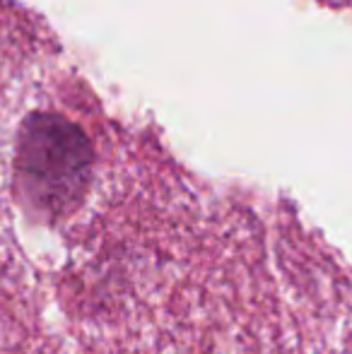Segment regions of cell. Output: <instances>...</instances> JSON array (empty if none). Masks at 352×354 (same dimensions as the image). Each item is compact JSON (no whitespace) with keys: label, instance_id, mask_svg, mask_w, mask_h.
<instances>
[{"label":"cell","instance_id":"6da1fadb","mask_svg":"<svg viewBox=\"0 0 352 354\" xmlns=\"http://www.w3.org/2000/svg\"><path fill=\"white\" fill-rule=\"evenodd\" d=\"M17 174L34 205L61 210L85 176V142L75 131L56 123L32 128L19 147Z\"/></svg>","mask_w":352,"mask_h":354}]
</instances>
